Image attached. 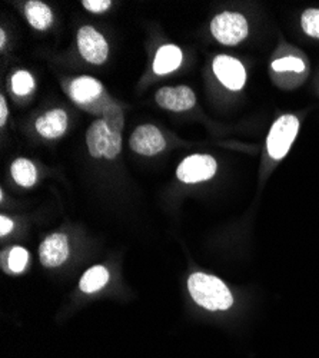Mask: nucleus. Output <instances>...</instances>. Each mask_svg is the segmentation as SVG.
<instances>
[{
	"mask_svg": "<svg viewBox=\"0 0 319 358\" xmlns=\"http://www.w3.org/2000/svg\"><path fill=\"white\" fill-rule=\"evenodd\" d=\"M188 288L193 301L209 311H225L234 304L230 291L218 277L195 273L188 280Z\"/></svg>",
	"mask_w": 319,
	"mask_h": 358,
	"instance_id": "1",
	"label": "nucleus"
},
{
	"mask_svg": "<svg viewBox=\"0 0 319 358\" xmlns=\"http://www.w3.org/2000/svg\"><path fill=\"white\" fill-rule=\"evenodd\" d=\"M86 145L91 157L114 159L122 149L121 131L113 129L105 119H98L86 132Z\"/></svg>",
	"mask_w": 319,
	"mask_h": 358,
	"instance_id": "2",
	"label": "nucleus"
},
{
	"mask_svg": "<svg viewBox=\"0 0 319 358\" xmlns=\"http://www.w3.org/2000/svg\"><path fill=\"white\" fill-rule=\"evenodd\" d=\"M299 131V121L294 115H283L272 125L267 148L271 158L279 161L286 157L288 151L291 149L292 142L295 141Z\"/></svg>",
	"mask_w": 319,
	"mask_h": 358,
	"instance_id": "3",
	"label": "nucleus"
},
{
	"mask_svg": "<svg viewBox=\"0 0 319 358\" xmlns=\"http://www.w3.org/2000/svg\"><path fill=\"white\" fill-rule=\"evenodd\" d=\"M211 34L222 45L235 46L246 39L249 26L241 13L223 12L211 22Z\"/></svg>",
	"mask_w": 319,
	"mask_h": 358,
	"instance_id": "4",
	"label": "nucleus"
},
{
	"mask_svg": "<svg viewBox=\"0 0 319 358\" xmlns=\"http://www.w3.org/2000/svg\"><path fill=\"white\" fill-rule=\"evenodd\" d=\"M218 171V164L211 155H191L185 158L178 169L177 176L179 181L185 184H198L204 182L215 176Z\"/></svg>",
	"mask_w": 319,
	"mask_h": 358,
	"instance_id": "5",
	"label": "nucleus"
},
{
	"mask_svg": "<svg viewBox=\"0 0 319 358\" xmlns=\"http://www.w3.org/2000/svg\"><path fill=\"white\" fill-rule=\"evenodd\" d=\"M77 48L86 62L102 65L109 55V45L102 34L92 26H83L77 32Z\"/></svg>",
	"mask_w": 319,
	"mask_h": 358,
	"instance_id": "6",
	"label": "nucleus"
},
{
	"mask_svg": "<svg viewBox=\"0 0 319 358\" xmlns=\"http://www.w3.org/2000/svg\"><path fill=\"white\" fill-rule=\"evenodd\" d=\"M129 146L135 154L143 157H154L163 151L166 146V141L156 127L140 125L132 132Z\"/></svg>",
	"mask_w": 319,
	"mask_h": 358,
	"instance_id": "7",
	"label": "nucleus"
},
{
	"mask_svg": "<svg viewBox=\"0 0 319 358\" xmlns=\"http://www.w3.org/2000/svg\"><path fill=\"white\" fill-rule=\"evenodd\" d=\"M212 66L219 82L230 91H241L244 87L246 72L238 59L228 55H219L215 57Z\"/></svg>",
	"mask_w": 319,
	"mask_h": 358,
	"instance_id": "8",
	"label": "nucleus"
},
{
	"mask_svg": "<svg viewBox=\"0 0 319 358\" xmlns=\"http://www.w3.org/2000/svg\"><path fill=\"white\" fill-rule=\"evenodd\" d=\"M155 101L161 108L166 110L184 112L195 106L196 96L189 86H184V85L175 86V87L165 86V87H161L156 92Z\"/></svg>",
	"mask_w": 319,
	"mask_h": 358,
	"instance_id": "9",
	"label": "nucleus"
},
{
	"mask_svg": "<svg viewBox=\"0 0 319 358\" xmlns=\"http://www.w3.org/2000/svg\"><path fill=\"white\" fill-rule=\"evenodd\" d=\"M40 262L46 268L62 265L69 257V241L64 234H53L42 243L39 250Z\"/></svg>",
	"mask_w": 319,
	"mask_h": 358,
	"instance_id": "10",
	"label": "nucleus"
},
{
	"mask_svg": "<svg viewBox=\"0 0 319 358\" xmlns=\"http://www.w3.org/2000/svg\"><path fill=\"white\" fill-rule=\"evenodd\" d=\"M68 113L64 109H52L39 116L36 121V131L45 139H57L68 131Z\"/></svg>",
	"mask_w": 319,
	"mask_h": 358,
	"instance_id": "11",
	"label": "nucleus"
},
{
	"mask_svg": "<svg viewBox=\"0 0 319 358\" xmlns=\"http://www.w3.org/2000/svg\"><path fill=\"white\" fill-rule=\"evenodd\" d=\"M69 94L73 102L79 105H88L96 101L103 94V85L91 76H79L72 80Z\"/></svg>",
	"mask_w": 319,
	"mask_h": 358,
	"instance_id": "12",
	"label": "nucleus"
},
{
	"mask_svg": "<svg viewBox=\"0 0 319 358\" xmlns=\"http://www.w3.org/2000/svg\"><path fill=\"white\" fill-rule=\"evenodd\" d=\"M182 59L184 55L178 46L165 45L156 52L154 61V72L156 75H168L177 71L182 64Z\"/></svg>",
	"mask_w": 319,
	"mask_h": 358,
	"instance_id": "13",
	"label": "nucleus"
},
{
	"mask_svg": "<svg viewBox=\"0 0 319 358\" xmlns=\"http://www.w3.org/2000/svg\"><path fill=\"white\" fill-rule=\"evenodd\" d=\"M24 15L26 19L32 27L38 29V31H46L53 23V13L50 8L40 2V0H31L24 6Z\"/></svg>",
	"mask_w": 319,
	"mask_h": 358,
	"instance_id": "14",
	"label": "nucleus"
},
{
	"mask_svg": "<svg viewBox=\"0 0 319 358\" xmlns=\"http://www.w3.org/2000/svg\"><path fill=\"white\" fill-rule=\"evenodd\" d=\"M10 173L15 179V182L23 188L34 187L38 178V172L34 162L26 158L16 159L10 166Z\"/></svg>",
	"mask_w": 319,
	"mask_h": 358,
	"instance_id": "15",
	"label": "nucleus"
},
{
	"mask_svg": "<svg viewBox=\"0 0 319 358\" xmlns=\"http://www.w3.org/2000/svg\"><path fill=\"white\" fill-rule=\"evenodd\" d=\"M107 281H109V273L106 268L102 265H96L89 268V270L83 274V277L80 278L79 287L83 292L92 294L102 289L107 284Z\"/></svg>",
	"mask_w": 319,
	"mask_h": 358,
	"instance_id": "16",
	"label": "nucleus"
},
{
	"mask_svg": "<svg viewBox=\"0 0 319 358\" xmlns=\"http://www.w3.org/2000/svg\"><path fill=\"white\" fill-rule=\"evenodd\" d=\"M10 82H12V91L17 96H26L29 94H32L35 89V79L26 71L16 72L12 76Z\"/></svg>",
	"mask_w": 319,
	"mask_h": 358,
	"instance_id": "17",
	"label": "nucleus"
},
{
	"mask_svg": "<svg viewBox=\"0 0 319 358\" xmlns=\"http://www.w3.org/2000/svg\"><path fill=\"white\" fill-rule=\"evenodd\" d=\"M301 24L308 36L319 39V9L305 10L301 17Z\"/></svg>",
	"mask_w": 319,
	"mask_h": 358,
	"instance_id": "18",
	"label": "nucleus"
},
{
	"mask_svg": "<svg viewBox=\"0 0 319 358\" xmlns=\"http://www.w3.org/2000/svg\"><path fill=\"white\" fill-rule=\"evenodd\" d=\"M29 262V252L22 247L10 250L8 257V266L12 273H22Z\"/></svg>",
	"mask_w": 319,
	"mask_h": 358,
	"instance_id": "19",
	"label": "nucleus"
},
{
	"mask_svg": "<svg viewBox=\"0 0 319 358\" xmlns=\"http://www.w3.org/2000/svg\"><path fill=\"white\" fill-rule=\"evenodd\" d=\"M272 69L275 72H304L305 71V64L301 61V59L295 56H286L282 59H278V61L272 62Z\"/></svg>",
	"mask_w": 319,
	"mask_h": 358,
	"instance_id": "20",
	"label": "nucleus"
},
{
	"mask_svg": "<svg viewBox=\"0 0 319 358\" xmlns=\"http://www.w3.org/2000/svg\"><path fill=\"white\" fill-rule=\"evenodd\" d=\"M82 5L92 13H103L112 6V2L110 0H83Z\"/></svg>",
	"mask_w": 319,
	"mask_h": 358,
	"instance_id": "21",
	"label": "nucleus"
},
{
	"mask_svg": "<svg viewBox=\"0 0 319 358\" xmlns=\"http://www.w3.org/2000/svg\"><path fill=\"white\" fill-rule=\"evenodd\" d=\"M12 229H13V222H12V220H9V218H6V217H0V235L5 236V235H8Z\"/></svg>",
	"mask_w": 319,
	"mask_h": 358,
	"instance_id": "22",
	"label": "nucleus"
},
{
	"mask_svg": "<svg viewBox=\"0 0 319 358\" xmlns=\"http://www.w3.org/2000/svg\"><path fill=\"white\" fill-rule=\"evenodd\" d=\"M8 115H9V108L6 105V101L3 96H0V125H5L8 121Z\"/></svg>",
	"mask_w": 319,
	"mask_h": 358,
	"instance_id": "23",
	"label": "nucleus"
},
{
	"mask_svg": "<svg viewBox=\"0 0 319 358\" xmlns=\"http://www.w3.org/2000/svg\"><path fill=\"white\" fill-rule=\"evenodd\" d=\"M5 43H6V34H5V31L2 29V31H0V48H5Z\"/></svg>",
	"mask_w": 319,
	"mask_h": 358,
	"instance_id": "24",
	"label": "nucleus"
}]
</instances>
